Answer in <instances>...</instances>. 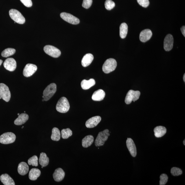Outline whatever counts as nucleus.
Listing matches in <instances>:
<instances>
[{"instance_id": "6", "label": "nucleus", "mask_w": 185, "mask_h": 185, "mask_svg": "<svg viewBox=\"0 0 185 185\" xmlns=\"http://www.w3.org/2000/svg\"><path fill=\"white\" fill-rule=\"evenodd\" d=\"M16 139L15 135L12 132L5 133L0 136V143L8 144L14 143Z\"/></svg>"}, {"instance_id": "21", "label": "nucleus", "mask_w": 185, "mask_h": 185, "mask_svg": "<svg viewBox=\"0 0 185 185\" xmlns=\"http://www.w3.org/2000/svg\"><path fill=\"white\" fill-rule=\"evenodd\" d=\"M94 59V56L92 54H87L83 57L81 61V64L83 67H86L92 63Z\"/></svg>"}, {"instance_id": "10", "label": "nucleus", "mask_w": 185, "mask_h": 185, "mask_svg": "<svg viewBox=\"0 0 185 185\" xmlns=\"http://www.w3.org/2000/svg\"><path fill=\"white\" fill-rule=\"evenodd\" d=\"M62 19L73 25H78L80 23V20L76 17L71 14L66 12H62L60 15Z\"/></svg>"}, {"instance_id": "24", "label": "nucleus", "mask_w": 185, "mask_h": 185, "mask_svg": "<svg viewBox=\"0 0 185 185\" xmlns=\"http://www.w3.org/2000/svg\"><path fill=\"white\" fill-rule=\"evenodd\" d=\"M155 136L156 137H161L165 134L167 129L165 127L162 126L156 127L154 130Z\"/></svg>"}, {"instance_id": "17", "label": "nucleus", "mask_w": 185, "mask_h": 185, "mask_svg": "<svg viewBox=\"0 0 185 185\" xmlns=\"http://www.w3.org/2000/svg\"><path fill=\"white\" fill-rule=\"evenodd\" d=\"M64 176V172L61 168H58L56 169L53 174V177L55 181L58 182L63 180Z\"/></svg>"}, {"instance_id": "41", "label": "nucleus", "mask_w": 185, "mask_h": 185, "mask_svg": "<svg viewBox=\"0 0 185 185\" xmlns=\"http://www.w3.org/2000/svg\"><path fill=\"white\" fill-rule=\"evenodd\" d=\"M185 74H184V75H183V81H184L185 82Z\"/></svg>"}, {"instance_id": "37", "label": "nucleus", "mask_w": 185, "mask_h": 185, "mask_svg": "<svg viewBox=\"0 0 185 185\" xmlns=\"http://www.w3.org/2000/svg\"><path fill=\"white\" fill-rule=\"evenodd\" d=\"M138 3L140 6L144 8H147L149 6V0H137Z\"/></svg>"}, {"instance_id": "19", "label": "nucleus", "mask_w": 185, "mask_h": 185, "mask_svg": "<svg viewBox=\"0 0 185 185\" xmlns=\"http://www.w3.org/2000/svg\"><path fill=\"white\" fill-rule=\"evenodd\" d=\"M29 171V167L27 164L25 162L20 163L18 168V173L21 175L25 176L27 174Z\"/></svg>"}, {"instance_id": "1", "label": "nucleus", "mask_w": 185, "mask_h": 185, "mask_svg": "<svg viewBox=\"0 0 185 185\" xmlns=\"http://www.w3.org/2000/svg\"><path fill=\"white\" fill-rule=\"evenodd\" d=\"M70 107L68 100L66 98L63 97L60 99L57 102L56 109L59 113H65L69 111Z\"/></svg>"}, {"instance_id": "18", "label": "nucleus", "mask_w": 185, "mask_h": 185, "mask_svg": "<svg viewBox=\"0 0 185 185\" xmlns=\"http://www.w3.org/2000/svg\"><path fill=\"white\" fill-rule=\"evenodd\" d=\"M105 96V93L101 89L96 91L94 93L92 96V99L93 101H100L103 100Z\"/></svg>"}, {"instance_id": "38", "label": "nucleus", "mask_w": 185, "mask_h": 185, "mask_svg": "<svg viewBox=\"0 0 185 185\" xmlns=\"http://www.w3.org/2000/svg\"><path fill=\"white\" fill-rule=\"evenodd\" d=\"M20 1L26 7H30L32 6V2L31 0H20Z\"/></svg>"}, {"instance_id": "27", "label": "nucleus", "mask_w": 185, "mask_h": 185, "mask_svg": "<svg viewBox=\"0 0 185 185\" xmlns=\"http://www.w3.org/2000/svg\"><path fill=\"white\" fill-rule=\"evenodd\" d=\"M40 165L43 167H45L48 165L49 163V159L45 153H41L39 159Z\"/></svg>"}, {"instance_id": "2", "label": "nucleus", "mask_w": 185, "mask_h": 185, "mask_svg": "<svg viewBox=\"0 0 185 185\" xmlns=\"http://www.w3.org/2000/svg\"><path fill=\"white\" fill-rule=\"evenodd\" d=\"M57 91V86L54 83H51L44 91L42 97L44 101H47L55 94Z\"/></svg>"}, {"instance_id": "31", "label": "nucleus", "mask_w": 185, "mask_h": 185, "mask_svg": "<svg viewBox=\"0 0 185 185\" xmlns=\"http://www.w3.org/2000/svg\"><path fill=\"white\" fill-rule=\"evenodd\" d=\"M72 132L69 128L63 129L61 130V137L63 139H67L72 136Z\"/></svg>"}, {"instance_id": "35", "label": "nucleus", "mask_w": 185, "mask_h": 185, "mask_svg": "<svg viewBox=\"0 0 185 185\" xmlns=\"http://www.w3.org/2000/svg\"><path fill=\"white\" fill-rule=\"evenodd\" d=\"M160 185H165L167 183L168 177L166 174H161L160 177Z\"/></svg>"}, {"instance_id": "3", "label": "nucleus", "mask_w": 185, "mask_h": 185, "mask_svg": "<svg viewBox=\"0 0 185 185\" xmlns=\"http://www.w3.org/2000/svg\"><path fill=\"white\" fill-rule=\"evenodd\" d=\"M117 66V62L113 58L108 59L104 62L103 66V71L105 74H109L115 70Z\"/></svg>"}, {"instance_id": "8", "label": "nucleus", "mask_w": 185, "mask_h": 185, "mask_svg": "<svg viewBox=\"0 0 185 185\" xmlns=\"http://www.w3.org/2000/svg\"><path fill=\"white\" fill-rule=\"evenodd\" d=\"M140 94L139 91L130 90L127 93L125 98V103L127 104H130L132 103V101L134 102L139 99Z\"/></svg>"}, {"instance_id": "13", "label": "nucleus", "mask_w": 185, "mask_h": 185, "mask_svg": "<svg viewBox=\"0 0 185 185\" xmlns=\"http://www.w3.org/2000/svg\"><path fill=\"white\" fill-rule=\"evenodd\" d=\"M4 66L6 70L10 71H13L16 68V62L14 58H7L4 62Z\"/></svg>"}, {"instance_id": "20", "label": "nucleus", "mask_w": 185, "mask_h": 185, "mask_svg": "<svg viewBox=\"0 0 185 185\" xmlns=\"http://www.w3.org/2000/svg\"><path fill=\"white\" fill-rule=\"evenodd\" d=\"M0 180L2 183L5 185H15L14 180L8 174H2L0 177Z\"/></svg>"}, {"instance_id": "15", "label": "nucleus", "mask_w": 185, "mask_h": 185, "mask_svg": "<svg viewBox=\"0 0 185 185\" xmlns=\"http://www.w3.org/2000/svg\"><path fill=\"white\" fill-rule=\"evenodd\" d=\"M101 121V117L96 116L88 119L86 122L85 126L88 128H93L98 124Z\"/></svg>"}, {"instance_id": "30", "label": "nucleus", "mask_w": 185, "mask_h": 185, "mask_svg": "<svg viewBox=\"0 0 185 185\" xmlns=\"http://www.w3.org/2000/svg\"><path fill=\"white\" fill-rule=\"evenodd\" d=\"M15 52V49L12 48H8L5 49L2 53V56L4 57H7L11 56L14 55Z\"/></svg>"}, {"instance_id": "11", "label": "nucleus", "mask_w": 185, "mask_h": 185, "mask_svg": "<svg viewBox=\"0 0 185 185\" xmlns=\"http://www.w3.org/2000/svg\"><path fill=\"white\" fill-rule=\"evenodd\" d=\"M37 67L35 65L28 64L26 65L23 71V75L26 77H30L37 71Z\"/></svg>"}, {"instance_id": "4", "label": "nucleus", "mask_w": 185, "mask_h": 185, "mask_svg": "<svg viewBox=\"0 0 185 185\" xmlns=\"http://www.w3.org/2000/svg\"><path fill=\"white\" fill-rule=\"evenodd\" d=\"M109 132L108 129H106L99 133L95 142L96 147L102 146L105 144L108 137L110 136Z\"/></svg>"}, {"instance_id": "42", "label": "nucleus", "mask_w": 185, "mask_h": 185, "mask_svg": "<svg viewBox=\"0 0 185 185\" xmlns=\"http://www.w3.org/2000/svg\"><path fill=\"white\" fill-rule=\"evenodd\" d=\"M185 140H183V144H184V145H185Z\"/></svg>"}, {"instance_id": "32", "label": "nucleus", "mask_w": 185, "mask_h": 185, "mask_svg": "<svg viewBox=\"0 0 185 185\" xmlns=\"http://www.w3.org/2000/svg\"><path fill=\"white\" fill-rule=\"evenodd\" d=\"M38 158L37 156H33L28 160V164L29 165L37 167L38 165Z\"/></svg>"}, {"instance_id": "43", "label": "nucleus", "mask_w": 185, "mask_h": 185, "mask_svg": "<svg viewBox=\"0 0 185 185\" xmlns=\"http://www.w3.org/2000/svg\"><path fill=\"white\" fill-rule=\"evenodd\" d=\"M20 114L19 113L18 114V116H19V115Z\"/></svg>"}, {"instance_id": "39", "label": "nucleus", "mask_w": 185, "mask_h": 185, "mask_svg": "<svg viewBox=\"0 0 185 185\" xmlns=\"http://www.w3.org/2000/svg\"><path fill=\"white\" fill-rule=\"evenodd\" d=\"M181 30L182 34L183 36H185V26H182V27L181 28Z\"/></svg>"}, {"instance_id": "28", "label": "nucleus", "mask_w": 185, "mask_h": 185, "mask_svg": "<svg viewBox=\"0 0 185 185\" xmlns=\"http://www.w3.org/2000/svg\"><path fill=\"white\" fill-rule=\"evenodd\" d=\"M128 32V26L126 23H122L120 27V35L122 38H126Z\"/></svg>"}, {"instance_id": "29", "label": "nucleus", "mask_w": 185, "mask_h": 185, "mask_svg": "<svg viewBox=\"0 0 185 185\" xmlns=\"http://www.w3.org/2000/svg\"><path fill=\"white\" fill-rule=\"evenodd\" d=\"M61 137V132L57 127H54L52 130L51 138L54 141H58L60 140Z\"/></svg>"}, {"instance_id": "14", "label": "nucleus", "mask_w": 185, "mask_h": 185, "mask_svg": "<svg viewBox=\"0 0 185 185\" xmlns=\"http://www.w3.org/2000/svg\"><path fill=\"white\" fill-rule=\"evenodd\" d=\"M127 146L132 157H135L137 154V148L134 140L128 138L126 141Z\"/></svg>"}, {"instance_id": "33", "label": "nucleus", "mask_w": 185, "mask_h": 185, "mask_svg": "<svg viewBox=\"0 0 185 185\" xmlns=\"http://www.w3.org/2000/svg\"><path fill=\"white\" fill-rule=\"evenodd\" d=\"M105 8L108 10L113 9L115 6L114 2L111 0H106L105 3Z\"/></svg>"}, {"instance_id": "40", "label": "nucleus", "mask_w": 185, "mask_h": 185, "mask_svg": "<svg viewBox=\"0 0 185 185\" xmlns=\"http://www.w3.org/2000/svg\"><path fill=\"white\" fill-rule=\"evenodd\" d=\"M2 62H3V61H2V60L0 59V66H1V65L2 64Z\"/></svg>"}, {"instance_id": "16", "label": "nucleus", "mask_w": 185, "mask_h": 185, "mask_svg": "<svg viewBox=\"0 0 185 185\" xmlns=\"http://www.w3.org/2000/svg\"><path fill=\"white\" fill-rule=\"evenodd\" d=\"M152 35V31L149 29H145L140 32V40L142 42H146L150 40Z\"/></svg>"}, {"instance_id": "7", "label": "nucleus", "mask_w": 185, "mask_h": 185, "mask_svg": "<svg viewBox=\"0 0 185 185\" xmlns=\"http://www.w3.org/2000/svg\"><path fill=\"white\" fill-rule=\"evenodd\" d=\"M11 98V93L8 87L4 83H0V99L2 98L8 102Z\"/></svg>"}, {"instance_id": "5", "label": "nucleus", "mask_w": 185, "mask_h": 185, "mask_svg": "<svg viewBox=\"0 0 185 185\" xmlns=\"http://www.w3.org/2000/svg\"><path fill=\"white\" fill-rule=\"evenodd\" d=\"M9 15L12 19L14 21L20 24H23L25 23V18L19 11L15 9L10 10Z\"/></svg>"}, {"instance_id": "36", "label": "nucleus", "mask_w": 185, "mask_h": 185, "mask_svg": "<svg viewBox=\"0 0 185 185\" xmlns=\"http://www.w3.org/2000/svg\"><path fill=\"white\" fill-rule=\"evenodd\" d=\"M92 0H83L82 6L85 9H88L91 6Z\"/></svg>"}, {"instance_id": "25", "label": "nucleus", "mask_w": 185, "mask_h": 185, "mask_svg": "<svg viewBox=\"0 0 185 185\" xmlns=\"http://www.w3.org/2000/svg\"><path fill=\"white\" fill-rule=\"evenodd\" d=\"M41 171L37 168H32L30 170L29 173V178L31 180L35 181L40 176Z\"/></svg>"}, {"instance_id": "23", "label": "nucleus", "mask_w": 185, "mask_h": 185, "mask_svg": "<svg viewBox=\"0 0 185 185\" xmlns=\"http://www.w3.org/2000/svg\"><path fill=\"white\" fill-rule=\"evenodd\" d=\"M95 83V80L93 79L88 80H84L81 82V86L83 89L87 90L94 86Z\"/></svg>"}, {"instance_id": "9", "label": "nucleus", "mask_w": 185, "mask_h": 185, "mask_svg": "<svg viewBox=\"0 0 185 185\" xmlns=\"http://www.w3.org/2000/svg\"><path fill=\"white\" fill-rule=\"evenodd\" d=\"M44 50L46 54L54 58H58L61 54V51L58 49L51 45L45 46L44 48Z\"/></svg>"}, {"instance_id": "22", "label": "nucleus", "mask_w": 185, "mask_h": 185, "mask_svg": "<svg viewBox=\"0 0 185 185\" xmlns=\"http://www.w3.org/2000/svg\"><path fill=\"white\" fill-rule=\"evenodd\" d=\"M28 116L27 114L22 113L19 114L18 118L14 121V124L17 126L24 124L28 119Z\"/></svg>"}, {"instance_id": "26", "label": "nucleus", "mask_w": 185, "mask_h": 185, "mask_svg": "<svg viewBox=\"0 0 185 185\" xmlns=\"http://www.w3.org/2000/svg\"><path fill=\"white\" fill-rule=\"evenodd\" d=\"M94 138L92 135H88L86 136L82 140V145L83 147L87 148L93 144Z\"/></svg>"}, {"instance_id": "12", "label": "nucleus", "mask_w": 185, "mask_h": 185, "mask_svg": "<svg viewBox=\"0 0 185 185\" xmlns=\"http://www.w3.org/2000/svg\"><path fill=\"white\" fill-rule=\"evenodd\" d=\"M173 38L172 35L168 34L166 36L164 41V49L166 51H169L173 47Z\"/></svg>"}, {"instance_id": "34", "label": "nucleus", "mask_w": 185, "mask_h": 185, "mask_svg": "<svg viewBox=\"0 0 185 185\" xmlns=\"http://www.w3.org/2000/svg\"><path fill=\"white\" fill-rule=\"evenodd\" d=\"M171 173L173 176H177L181 175L182 171L180 168L174 167L171 168Z\"/></svg>"}]
</instances>
